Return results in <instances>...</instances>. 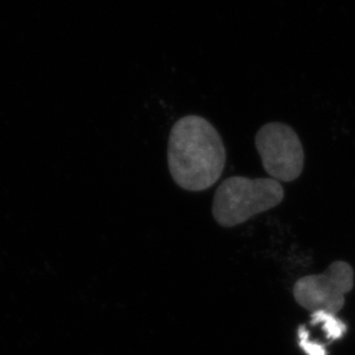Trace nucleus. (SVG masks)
<instances>
[{
	"label": "nucleus",
	"mask_w": 355,
	"mask_h": 355,
	"mask_svg": "<svg viewBox=\"0 0 355 355\" xmlns=\"http://www.w3.org/2000/svg\"><path fill=\"white\" fill-rule=\"evenodd\" d=\"M297 336L300 338L299 345H300L301 349H304L306 354L327 355V349H325L324 346L309 340V332L307 331V329L304 328V325L297 330Z\"/></svg>",
	"instance_id": "nucleus-6"
},
{
	"label": "nucleus",
	"mask_w": 355,
	"mask_h": 355,
	"mask_svg": "<svg viewBox=\"0 0 355 355\" xmlns=\"http://www.w3.org/2000/svg\"><path fill=\"white\" fill-rule=\"evenodd\" d=\"M311 323L313 325H323L325 336L330 342L342 338L347 330V327L342 320H339L335 314L325 311H313Z\"/></svg>",
	"instance_id": "nucleus-5"
},
{
	"label": "nucleus",
	"mask_w": 355,
	"mask_h": 355,
	"mask_svg": "<svg viewBox=\"0 0 355 355\" xmlns=\"http://www.w3.org/2000/svg\"><path fill=\"white\" fill-rule=\"evenodd\" d=\"M354 287V270L345 261H335L321 275L302 277L294 284V299L307 311L337 315Z\"/></svg>",
	"instance_id": "nucleus-4"
},
{
	"label": "nucleus",
	"mask_w": 355,
	"mask_h": 355,
	"mask_svg": "<svg viewBox=\"0 0 355 355\" xmlns=\"http://www.w3.org/2000/svg\"><path fill=\"white\" fill-rule=\"evenodd\" d=\"M284 188L272 178H227L219 184L212 201V216L223 227L246 223L284 200Z\"/></svg>",
	"instance_id": "nucleus-2"
},
{
	"label": "nucleus",
	"mask_w": 355,
	"mask_h": 355,
	"mask_svg": "<svg viewBox=\"0 0 355 355\" xmlns=\"http://www.w3.org/2000/svg\"><path fill=\"white\" fill-rule=\"evenodd\" d=\"M225 146L218 130L201 116H182L172 127L168 165L173 180L184 191L208 189L222 177Z\"/></svg>",
	"instance_id": "nucleus-1"
},
{
	"label": "nucleus",
	"mask_w": 355,
	"mask_h": 355,
	"mask_svg": "<svg viewBox=\"0 0 355 355\" xmlns=\"http://www.w3.org/2000/svg\"><path fill=\"white\" fill-rule=\"evenodd\" d=\"M255 146L264 170L275 180L291 182L304 171V147L297 132L286 123H266L257 132Z\"/></svg>",
	"instance_id": "nucleus-3"
}]
</instances>
